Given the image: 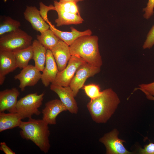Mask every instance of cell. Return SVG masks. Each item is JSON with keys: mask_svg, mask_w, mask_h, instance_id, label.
<instances>
[{"mask_svg": "<svg viewBox=\"0 0 154 154\" xmlns=\"http://www.w3.org/2000/svg\"><path fill=\"white\" fill-rule=\"evenodd\" d=\"M120 102L117 94L111 88L102 91L101 94L91 100L87 108L92 120L97 123H105L114 114Z\"/></svg>", "mask_w": 154, "mask_h": 154, "instance_id": "6da1fadb", "label": "cell"}, {"mask_svg": "<svg viewBox=\"0 0 154 154\" xmlns=\"http://www.w3.org/2000/svg\"><path fill=\"white\" fill-rule=\"evenodd\" d=\"M48 125L42 119L30 117L27 121L21 122L19 127L21 129L20 134L22 138L31 141L41 151L47 153L50 147Z\"/></svg>", "mask_w": 154, "mask_h": 154, "instance_id": "7a4b0ae2", "label": "cell"}, {"mask_svg": "<svg viewBox=\"0 0 154 154\" xmlns=\"http://www.w3.org/2000/svg\"><path fill=\"white\" fill-rule=\"evenodd\" d=\"M98 40L96 35H87L78 38L70 46L71 55H77L90 65L100 68L102 60L99 50Z\"/></svg>", "mask_w": 154, "mask_h": 154, "instance_id": "3957f363", "label": "cell"}, {"mask_svg": "<svg viewBox=\"0 0 154 154\" xmlns=\"http://www.w3.org/2000/svg\"><path fill=\"white\" fill-rule=\"evenodd\" d=\"M32 40L31 36L19 28L1 36L0 50L13 52L23 49L31 45Z\"/></svg>", "mask_w": 154, "mask_h": 154, "instance_id": "277c9868", "label": "cell"}, {"mask_svg": "<svg viewBox=\"0 0 154 154\" xmlns=\"http://www.w3.org/2000/svg\"><path fill=\"white\" fill-rule=\"evenodd\" d=\"M44 94H38L37 92L29 94L18 101L16 107V112L22 119L31 117L33 115L38 116L41 112L38 108L41 106Z\"/></svg>", "mask_w": 154, "mask_h": 154, "instance_id": "5b68a950", "label": "cell"}, {"mask_svg": "<svg viewBox=\"0 0 154 154\" xmlns=\"http://www.w3.org/2000/svg\"><path fill=\"white\" fill-rule=\"evenodd\" d=\"M100 70V68L93 66L86 62L79 67L69 85L75 97L77 96L79 90L83 87L87 78L99 73Z\"/></svg>", "mask_w": 154, "mask_h": 154, "instance_id": "8992f818", "label": "cell"}, {"mask_svg": "<svg viewBox=\"0 0 154 154\" xmlns=\"http://www.w3.org/2000/svg\"><path fill=\"white\" fill-rule=\"evenodd\" d=\"M86 62L77 55H72L68 64L62 70L59 71L54 82L51 84L62 86H69L72 79L79 67Z\"/></svg>", "mask_w": 154, "mask_h": 154, "instance_id": "52a82bcc", "label": "cell"}, {"mask_svg": "<svg viewBox=\"0 0 154 154\" xmlns=\"http://www.w3.org/2000/svg\"><path fill=\"white\" fill-rule=\"evenodd\" d=\"M119 131L114 129L105 134L99 139V141L105 146L107 154H130L132 152L127 150L123 143L125 141L118 137Z\"/></svg>", "mask_w": 154, "mask_h": 154, "instance_id": "ba28073f", "label": "cell"}, {"mask_svg": "<svg viewBox=\"0 0 154 154\" xmlns=\"http://www.w3.org/2000/svg\"><path fill=\"white\" fill-rule=\"evenodd\" d=\"M40 72L35 66L28 65L15 75L14 78L19 81V87L23 91L26 87L35 86L41 79L42 74Z\"/></svg>", "mask_w": 154, "mask_h": 154, "instance_id": "9c48e42d", "label": "cell"}, {"mask_svg": "<svg viewBox=\"0 0 154 154\" xmlns=\"http://www.w3.org/2000/svg\"><path fill=\"white\" fill-rule=\"evenodd\" d=\"M50 89L57 94L60 101L66 107L67 110L72 114L77 113V104L72 91L69 86L64 87L51 84Z\"/></svg>", "mask_w": 154, "mask_h": 154, "instance_id": "30bf717a", "label": "cell"}, {"mask_svg": "<svg viewBox=\"0 0 154 154\" xmlns=\"http://www.w3.org/2000/svg\"><path fill=\"white\" fill-rule=\"evenodd\" d=\"M42 113V119L48 124L56 123V118L61 112L66 111L67 109L60 100L54 99L46 103Z\"/></svg>", "mask_w": 154, "mask_h": 154, "instance_id": "8fae6325", "label": "cell"}, {"mask_svg": "<svg viewBox=\"0 0 154 154\" xmlns=\"http://www.w3.org/2000/svg\"><path fill=\"white\" fill-rule=\"evenodd\" d=\"M20 94L15 88L7 89L0 92V112L7 111L10 113L16 112L17 98Z\"/></svg>", "mask_w": 154, "mask_h": 154, "instance_id": "7c38bea8", "label": "cell"}, {"mask_svg": "<svg viewBox=\"0 0 154 154\" xmlns=\"http://www.w3.org/2000/svg\"><path fill=\"white\" fill-rule=\"evenodd\" d=\"M58 72L57 65L51 50L47 49L45 67L41 79L44 86L47 87L54 82Z\"/></svg>", "mask_w": 154, "mask_h": 154, "instance_id": "4fadbf2b", "label": "cell"}, {"mask_svg": "<svg viewBox=\"0 0 154 154\" xmlns=\"http://www.w3.org/2000/svg\"><path fill=\"white\" fill-rule=\"evenodd\" d=\"M16 59L13 52L0 50V84L4 83L5 76L17 68Z\"/></svg>", "mask_w": 154, "mask_h": 154, "instance_id": "5bb4252c", "label": "cell"}, {"mask_svg": "<svg viewBox=\"0 0 154 154\" xmlns=\"http://www.w3.org/2000/svg\"><path fill=\"white\" fill-rule=\"evenodd\" d=\"M51 51L55 60L59 71L62 70L66 66L71 56L70 46L60 39Z\"/></svg>", "mask_w": 154, "mask_h": 154, "instance_id": "9a60e30c", "label": "cell"}, {"mask_svg": "<svg viewBox=\"0 0 154 154\" xmlns=\"http://www.w3.org/2000/svg\"><path fill=\"white\" fill-rule=\"evenodd\" d=\"M25 19L31 24L33 29L40 33L49 29L47 24L40 15L39 11L35 6H27L23 13Z\"/></svg>", "mask_w": 154, "mask_h": 154, "instance_id": "2e32d148", "label": "cell"}, {"mask_svg": "<svg viewBox=\"0 0 154 154\" xmlns=\"http://www.w3.org/2000/svg\"><path fill=\"white\" fill-rule=\"evenodd\" d=\"M48 23L49 28L53 32L54 34L69 46H70L78 38L84 36L91 35L92 31L90 29L85 31H78L73 27L70 28V32L62 31L56 29L49 21Z\"/></svg>", "mask_w": 154, "mask_h": 154, "instance_id": "e0dca14e", "label": "cell"}, {"mask_svg": "<svg viewBox=\"0 0 154 154\" xmlns=\"http://www.w3.org/2000/svg\"><path fill=\"white\" fill-rule=\"evenodd\" d=\"M32 46L35 66L39 71L42 72L45 67L47 49L37 39L33 41Z\"/></svg>", "mask_w": 154, "mask_h": 154, "instance_id": "ac0fdd59", "label": "cell"}, {"mask_svg": "<svg viewBox=\"0 0 154 154\" xmlns=\"http://www.w3.org/2000/svg\"><path fill=\"white\" fill-rule=\"evenodd\" d=\"M22 119L17 112H0V132L19 127Z\"/></svg>", "mask_w": 154, "mask_h": 154, "instance_id": "d6986e66", "label": "cell"}, {"mask_svg": "<svg viewBox=\"0 0 154 154\" xmlns=\"http://www.w3.org/2000/svg\"><path fill=\"white\" fill-rule=\"evenodd\" d=\"M58 17L55 19L56 26L82 23L84 21L80 15L62 11H56Z\"/></svg>", "mask_w": 154, "mask_h": 154, "instance_id": "ffe728a7", "label": "cell"}, {"mask_svg": "<svg viewBox=\"0 0 154 154\" xmlns=\"http://www.w3.org/2000/svg\"><path fill=\"white\" fill-rule=\"evenodd\" d=\"M37 39L47 49L51 50L60 40L50 28L37 36Z\"/></svg>", "mask_w": 154, "mask_h": 154, "instance_id": "44dd1931", "label": "cell"}, {"mask_svg": "<svg viewBox=\"0 0 154 154\" xmlns=\"http://www.w3.org/2000/svg\"><path fill=\"white\" fill-rule=\"evenodd\" d=\"M18 68L23 69L28 65L33 56L32 44L26 48L13 52Z\"/></svg>", "mask_w": 154, "mask_h": 154, "instance_id": "7402d4cb", "label": "cell"}, {"mask_svg": "<svg viewBox=\"0 0 154 154\" xmlns=\"http://www.w3.org/2000/svg\"><path fill=\"white\" fill-rule=\"evenodd\" d=\"M77 3L70 1H54L55 11H62L80 15Z\"/></svg>", "mask_w": 154, "mask_h": 154, "instance_id": "603a6c76", "label": "cell"}, {"mask_svg": "<svg viewBox=\"0 0 154 154\" xmlns=\"http://www.w3.org/2000/svg\"><path fill=\"white\" fill-rule=\"evenodd\" d=\"M21 25L20 22L11 17H6L0 25V36L6 33L15 31L19 29Z\"/></svg>", "mask_w": 154, "mask_h": 154, "instance_id": "cb8c5ba5", "label": "cell"}, {"mask_svg": "<svg viewBox=\"0 0 154 154\" xmlns=\"http://www.w3.org/2000/svg\"><path fill=\"white\" fill-rule=\"evenodd\" d=\"M83 87L86 94L91 100L98 97L102 92L99 86L96 84H89L84 86Z\"/></svg>", "mask_w": 154, "mask_h": 154, "instance_id": "d4e9b609", "label": "cell"}, {"mask_svg": "<svg viewBox=\"0 0 154 154\" xmlns=\"http://www.w3.org/2000/svg\"><path fill=\"white\" fill-rule=\"evenodd\" d=\"M39 5L40 14L43 20L48 23L49 21L47 17L48 12L51 10L55 11V7L52 5L46 6L42 2H40Z\"/></svg>", "mask_w": 154, "mask_h": 154, "instance_id": "484cf974", "label": "cell"}, {"mask_svg": "<svg viewBox=\"0 0 154 154\" xmlns=\"http://www.w3.org/2000/svg\"><path fill=\"white\" fill-rule=\"evenodd\" d=\"M154 45V25L148 33L143 46L144 49H150Z\"/></svg>", "mask_w": 154, "mask_h": 154, "instance_id": "4316f807", "label": "cell"}, {"mask_svg": "<svg viewBox=\"0 0 154 154\" xmlns=\"http://www.w3.org/2000/svg\"><path fill=\"white\" fill-rule=\"evenodd\" d=\"M139 89L145 94H148L154 96V82L152 83L139 85V88L136 89Z\"/></svg>", "mask_w": 154, "mask_h": 154, "instance_id": "83f0119b", "label": "cell"}, {"mask_svg": "<svg viewBox=\"0 0 154 154\" xmlns=\"http://www.w3.org/2000/svg\"><path fill=\"white\" fill-rule=\"evenodd\" d=\"M154 0H148L146 7L143 8L145 12L143 17L146 19H149L154 13Z\"/></svg>", "mask_w": 154, "mask_h": 154, "instance_id": "f1b7e54d", "label": "cell"}, {"mask_svg": "<svg viewBox=\"0 0 154 154\" xmlns=\"http://www.w3.org/2000/svg\"><path fill=\"white\" fill-rule=\"evenodd\" d=\"M139 153L141 154H154V143H150L144 146L143 148H140Z\"/></svg>", "mask_w": 154, "mask_h": 154, "instance_id": "f546056e", "label": "cell"}, {"mask_svg": "<svg viewBox=\"0 0 154 154\" xmlns=\"http://www.w3.org/2000/svg\"><path fill=\"white\" fill-rule=\"evenodd\" d=\"M0 149L5 154H15V153L12 151L6 145L5 142H1L0 143Z\"/></svg>", "mask_w": 154, "mask_h": 154, "instance_id": "4dcf8cb0", "label": "cell"}, {"mask_svg": "<svg viewBox=\"0 0 154 154\" xmlns=\"http://www.w3.org/2000/svg\"><path fill=\"white\" fill-rule=\"evenodd\" d=\"M84 0H59V1L61 2L70 1L77 3L78 2L82 1Z\"/></svg>", "mask_w": 154, "mask_h": 154, "instance_id": "1f68e13d", "label": "cell"}, {"mask_svg": "<svg viewBox=\"0 0 154 154\" xmlns=\"http://www.w3.org/2000/svg\"><path fill=\"white\" fill-rule=\"evenodd\" d=\"M145 95L146 96L148 100L154 101V96L148 94H145Z\"/></svg>", "mask_w": 154, "mask_h": 154, "instance_id": "d6a6232c", "label": "cell"}]
</instances>
